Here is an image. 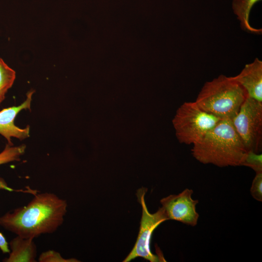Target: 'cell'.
I'll return each instance as SVG.
<instances>
[{
	"instance_id": "13",
	"label": "cell",
	"mask_w": 262,
	"mask_h": 262,
	"mask_svg": "<svg viewBox=\"0 0 262 262\" xmlns=\"http://www.w3.org/2000/svg\"><path fill=\"white\" fill-rule=\"evenodd\" d=\"M16 72L0 58V103L4 99L8 90L13 85Z\"/></svg>"
},
{
	"instance_id": "9",
	"label": "cell",
	"mask_w": 262,
	"mask_h": 262,
	"mask_svg": "<svg viewBox=\"0 0 262 262\" xmlns=\"http://www.w3.org/2000/svg\"><path fill=\"white\" fill-rule=\"evenodd\" d=\"M246 90L248 97L262 102V61L256 58L232 77Z\"/></svg>"
},
{
	"instance_id": "2",
	"label": "cell",
	"mask_w": 262,
	"mask_h": 262,
	"mask_svg": "<svg viewBox=\"0 0 262 262\" xmlns=\"http://www.w3.org/2000/svg\"><path fill=\"white\" fill-rule=\"evenodd\" d=\"M193 157L203 164L218 167L241 166L247 152L232 120L221 119L198 142L193 145Z\"/></svg>"
},
{
	"instance_id": "3",
	"label": "cell",
	"mask_w": 262,
	"mask_h": 262,
	"mask_svg": "<svg viewBox=\"0 0 262 262\" xmlns=\"http://www.w3.org/2000/svg\"><path fill=\"white\" fill-rule=\"evenodd\" d=\"M247 96L232 77L220 75L205 83L195 102L203 110L221 119H232Z\"/></svg>"
},
{
	"instance_id": "8",
	"label": "cell",
	"mask_w": 262,
	"mask_h": 262,
	"mask_svg": "<svg viewBox=\"0 0 262 262\" xmlns=\"http://www.w3.org/2000/svg\"><path fill=\"white\" fill-rule=\"evenodd\" d=\"M33 93V90L28 92L26 100L19 106L4 108L0 111V134L7 139L11 146H13L12 137L21 140L30 136V127L20 128L15 125L14 121L21 111L30 108Z\"/></svg>"
},
{
	"instance_id": "14",
	"label": "cell",
	"mask_w": 262,
	"mask_h": 262,
	"mask_svg": "<svg viewBox=\"0 0 262 262\" xmlns=\"http://www.w3.org/2000/svg\"><path fill=\"white\" fill-rule=\"evenodd\" d=\"M241 166L252 169L256 173L262 172V155L252 151H247L245 155Z\"/></svg>"
},
{
	"instance_id": "6",
	"label": "cell",
	"mask_w": 262,
	"mask_h": 262,
	"mask_svg": "<svg viewBox=\"0 0 262 262\" xmlns=\"http://www.w3.org/2000/svg\"><path fill=\"white\" fill-rule=\"evenodd\" d=\"M147 191L146 188H141L137 193L138 201L142 208L140 229L136 242L123 262H130L137 257L143 258L150 262L160 261L159 257L152 253L150 250L151 239L155 229L168 219L162 207L154 213L149 212L145 200Z\"/></svg>"
},
{
	"instance_id": "5",
	"label": "cell",
	"mask_w": 262,
	"mask_h": 262,
	"mask_svg": "<svg viewBox=\"0 0 262 262\" xmlns=\"http://www.w3.org/2000/svg\"><path fill=\"white\" fill-rule=\"evenodd\" d=\"M231 120L247 151L258 153L262 147V102L247 96Z\"/></svg>"
},
{
	"instance_id": "16",
	"label": "cell",
	"mask_w": 262,
	"mask_h": 262,
	"mask_svg": "<svg viewBox=\"0 0 262 262\" xmlns=\"http://www.w3.org/2000/svg\"><path fill=\"white\" fill-rule=\"evenodd\" d=\"M250 192L251 195L255 200L262 201V172L256 173Z\"/></svg>"
},
{
	"instance_id": "4",
	"label": "cell",
	"mask_w": 262,
	"mask_h": 262,
	"mask_svg": "<svg viewBox=\"0 0 262 262\" xmlns=\"http://www.w3.org/2000/svg\"><path fill=\"white\" fill-rule=\"evenodd\" d=\"M221 120L201 109L196 103L185 102L179 108L174 123L179 141L194 145Z\"/></svg>"
},
{
	"instance_id": "7",
	"label": "cell",
	"mask_w": 262,
	"mask_h": 262,
	"mask_svg": "<svg viewBox=\"0 0 262 262\" xmlns=\"http://www.w3.org/2000/svg\"><path fill=\"white\" fill-rule=\"evenodd\" d=\"M193 194V190L186 188L177 195H170L160 200L168 220H175L192 227L197 225L199 214L196 205L198 200L192 198Z\"/></svg>"
},
{
	"instance_id": "1",
	"label": "cell",
	"mask_w": 262,
	"mask_h": 262,
	"mask_svg": "<svg viewBox=\"0 0 262 262\" xmlns=\"http://www.w3.org/2000/svg\"><path fill=\"white\" fill-rule=\"evenodd\" d=\"M67 206L66 200L54 194H37L26 206L0 216V225L23 238L52 233L63 224Z\"/></svg>"
},
{
	"instance_id": "17",
	"label": "cell",
	"mask_w": 262,
	"mask_h": 262,
	"mask_svg": "<svg viewBox=\"0 0 262 262\" xmlns=\"http://www.w3.org/2000/svg\"><path fill=\"white\" fill-rule=\"evenodd\" d=\"M0 249L3 253H10L8 244L1 232H0Z\"/></svg>"
},
{
	"instance_id": "12",
	"label": "cell",
	"mask_w": 262,
	"mask_h": 262,
	"mask_svg": "<svg viewBox=\"0 0 262 262\" xmlns=\"http://www.w3.org/2000/svg\"><path fill=\"white\" fill-rule=\"evenodd\" d=\"M25 149L26 146L24 145L13 147L8 144L4 149L0 153V165L13 161H19L20 156L24 153ZM0 188L10 191H13L2 181H0Z\"/></svg>"
},
{
	"instance_id": "11",
	"label": "cell",
	"mask_w": 262,
	"mask_h": 262,
	"mask_svg": "<svg viewBox=\"0 0 262 262\" xmlns=\"http://www.w3.org/2000/svg\"><path fill=\"white\" fill-rule=\"evenodd\" d=\"M261 0H233L232 8L243 30L254 34H261L262 30L256 29L249 23L250 13L253 5Z\"/></svg>"
},
{
	"instance_id": "15",
	"label": "cell",
	"mask_w": 262,
	"mask_h": 262,
	"mask_svg": "<svg viewBox=\"0 0 262 262\" xmlns=\"http://www.w3.org/2000/svg\"><path fill=\"white\" fill-rule=\"evenodd\" d=\"M39 262H78V260L74 258L65 259L60 253L53 250H49L42 252L38 258Z\"/></svg>"
},
{
	"instance_id": "10",
	"label": "cell",
	"mask_w": 262,
	"mask_h": 262,
	"mask_svg": "<svg viewBox=\"0 0 262 262\" xmlns=\"http://www.w3.org/2000/svg\"><path fill=\"white\" fill-rule=\"evenodd\" d=\"M33 238H23L19 236L10 242L9 256L4 259L5 262H35L36 246Z\"/></svg>"
}]
</instances>
